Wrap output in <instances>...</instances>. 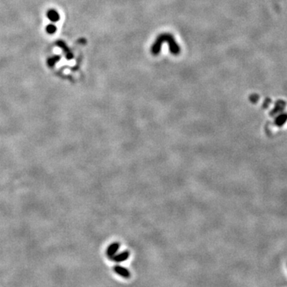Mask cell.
<instances>
[{"label": "cell", "instance_id": "5b68a950", "mask_svg": "<svg viewBox=\"0 0 287 287\" xmlns=\"http://www.w3.org/2000/svg\"><path fill=\"white\" fill-rule=\"evenodd\" d=\"M57 30V27L55 26V25L53 24H50L48 25L47 27H46V31H47L48 34H55Z\"/></svg>", "mask_w": 287, "mask_h": 287}, {"label": "cell", "instance_id": "6da1fadb", "mask_svg": "<svg viewBox=\"0 0 287 287\" xmlns=\"http://www.w3.org/2000/svg\"><path fill=\"white\" fill-rule=\"evenodd\" d=\"M113 270L117 274L123 277V278H125V279H128V278H130V276H131L129 270L125 269V268L123 267V266H116L113 267Z\"/></svg>", "mask_w": 287, "mask_h": 287}, {"label": "cell", "instance_id": "3957f363", "mask_svg": "<svg viewBox=\"0 0 287 287\" xmlns=\"http://www.w3.org/2000/svg\"><path fill=\"white\" fill-rule=\"evenodd\" d=\"M129 254L130 253L128 251H124V252L118 254L117 255H114L112 259L117 263H121V262H124L128 259L129 258Z\"/></svg>", "mask_w": 287, "mask_h": 287}, {"label": "cell", "instance_id": "7a4b0ae2", "mask_svg": "<svg viewBox=\"0 0 287 287\" xmlns=\"http://www.w3.org/2000/svg\"><path fill=\"white\" fill-rule=\"evenodd\" d=\"M119 247H120V244L118 243H113L111 244V245L108 247V249H107V251H106L107 256L112 259V258L115 255L116 253L117 252V250H118V249H119Z\"/></svg>", "mask_w": 287, "mask_h": 287}, {"label": "cell", "instance_id": "277c9868", "mask_svg": "<svg viewBox=\"0 0 287 287\" xmlns=\"http://www.w3.org/2000/svg\"><path fill=\"white\" fill-rule=\"evenodd\" d=\"M47 17L52 22H58L60 18L58 13L56 11H55V10H50L47 13Z\"/></svg>", "mask_w": 287, "mask_h": 287}]
</instances>
